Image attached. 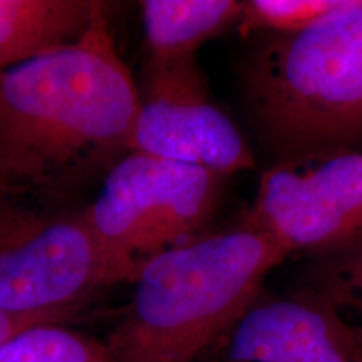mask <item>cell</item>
<instances>
[{
    "label": "cell",
    "mask_w": 362,
    "mask_h": 362,
    "mask_svg": "<svg viewBox=\"0 0 362 362\" xmlns=\"http://www.w3.org/2000/svg\"><path fill=\"white\" fill-rule=\"evenodd\" d=\"M138 107L101 4L78 40L0 72V198L57 197L110 171Z\"/></svg>",
    "instance_id": "obj_1"
},
{
    "label": "cell",
    "mask_w": 362,
    "mask_h": 362,
    "mask_svg": "<svg viewBox=\"0 0 362 362\" xmlns=\"http://www.w3.org/2000/svg\"><path fill=\"white\" fill-rule=\"evenodd\" d=\"M288 252L243 223L148 260L107 339L111 362H200Z\"/></svg>",
    "instance_id": "obj_2"
},
{
    "label": "cell",
    "mask_w": 362,
    "mask_h": 362,
    "mask_svg": "<svg viewBox=\"0 0 362 362\" xmlns=\"http://www.w3.org/2000/svg\"><path fill=\"white\" fill-rule=\"evenodd\" d=\"M257 134L279 160L362 139V0L298 33L265 34L242 62Z\"/></svg>",
    "instance_id": "obj_3"
},
{
    "label": "cell",
    "mask_w": 362,
    "mask_h": 362,
    "mask_svg": "<svg viewBox=\"0 0 362 362\" xmlns=\"http://www.w3.org/2000/svg\"><path fill=\"white\" fill-rule=\"evenodd\" d=\"M138 269L104 247L83 211L0 198V310L79 312L94 293L131 282Z\"/></svg>",
    "instance_id": "obj_4"
},
{
    "label": "cell",
    "mask_w": 362,
    "mask_h": 362,
    "mask_svg": "<svg viewBox=\"0 0 362 362\" xmlns=\"http://www.w3.org/2000/svg\"><path fill=\"white\" fill-rule=\"evenodd\" d=\"M225 178L129 151L106 171L83 214L103 245L139 272L160 253L198 238L218 206Z\"/></svg>",
    "instance_id": "obj_5"
},
{
    "label": "cell",
    "mask_w": 362,
    "mask_h": 362,
    "mask_svg": "<svg viewBox=\"0 0 362 362\" xmlns=\"http://www.w3.org/2000/svg\"><path fill=\"white\" fill-rule=\"evenodd\" d=\"M243 225L288 253L327 257L362 238V153L327 148L279 160L260 178Z\"/></svg>",
    "instance_id": "obj_6"
},
{
    "label": "cell",
    "mask_w": 362,
    "mask_h": 362,
    "mask_svg": "<svg viewBox=\"0 0 362 362\" xmlns=\"http://www.w3.org/2000/svg\"><path fill=\"white\" fill-rule=\"evenodd\" d=\"M129 151L228 176L255 161L232 119L208 96L194 59H146Z\"/></svg>",
    "instance_id": "obj_7"
},
{
    "label": "cell",
    "mask_w": 362,
    "mask_h": 362,
    "mask_svg": "<svg viewBox=\"0 0 362 362\" xmlns=\"http://www.w3.org/2000/svg\"><path fill=\"white\" fill-rule=\"evenodd\" d=\"M362 329L314 291L259 297L200 362H352Z\"/></svg>",
    "instance_id": "obj_8"
},
{
    "label": "cell",
    "mask_w": 362,
    "mask_h": 362,
    "mask_svg": "<svg viewBox=\"0 0 362 362\" xmlns=\"http://www.w3.org/2000/svg\"><path fill=\"white\" fill-rule=\"evenodd\" d=\"M101 4L96 0H0V72L78 40Z\"/></svg>",
    "instance_id": "obj_9"
},
{
    "label": "cell",
    "mask_w": 362,
    "mask_h": 362,
    "mask_svg": "<svg viewBox=\"0 0 362 362\" xmlns=\"http://www.w3.org/2000/svg\"><path fill=\"white\" fill-rule=\"evenodd\" d=\"M144 40L151 61L194 59L206 40L240 24L237 0H144Z\"/></svg>",
    "instance_id": "obj_10"
},
{
    "label": "cell",
    "mask_w": 362,
    "mask_h": 362,
    "mask_svg": "<svg viewBox=\"0 0 362 362\" xmlns=\"http://www.w3.org/2000/svg\"><path fill=\"white\" fill-rule=\"evenodd\" d=\"M0 362H111L107 344L62 322L29 327L0 346Z\"/></svg>",
    "instance_id": "obj_11"
},
{
    "label": "cell",
    "mask_w": 362,
    "mask_h": 362,
    "mask_svg": "<svg viewBox=\"0 0 362 362\" xmlns=\"http://www.w3.org/2000/svg\"><path fill=\"white\" fill-rule=\"evenodd\" d=\"M349 0H250L243 2L240 29L265 34L298 33L330 13L341 11Z\"/></svg>",
    "instance_id": "obj_12"
},
{
    "label": "cell",
    "mask_w": 362,
    "mask_h": 362,
    "mask_svg": "<svg viewBox=\"0 0 362 362\" xmlns=\"http://www.w3.org/2000/svg\"><path fill=\"white\" fill-rule=\"evenodd\" d=\"M314 280L312 291L341 312L352 309L362 317V238L341 252L320 257Z\"/></svg>",
    "instance_id": "obj_13"
},
{
    "label": "cell",
    "mask_w": 362,
    "mask_h": 362,
    "mask_svg": "<svg viewBox=\"0 0 362 362\" xmlns=\"http://www.w3.org/2000/svg\"><path fill=\"white\" fill-rule=\"evenodd\" d=\"M78 312H44V314H11L0 310V346L22 330L47 322H64Z\"/></svg>",
    "instance_id": "obj_14"
},
{
    "label": "cell",
    "mask_w": 362,
    "mask_h": 362,
    "mask_svg": "<svg viewBox=\"0 0 362 362\" xmlns=\"http://www.w3.org/2000/svg\"><path fill=\"white\" fill-rule=\"evenodd\" d=\"M352 362H362V351L354 357V361H352Z\"/></svg>",
    "instance_id": "obj_15"
}]
</instances>
